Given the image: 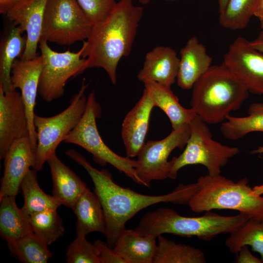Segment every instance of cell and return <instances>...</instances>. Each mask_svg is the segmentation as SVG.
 I'll use <instances>...</instances> for the list:
<instances>
[{
    "mask_svg": "<svg viewBox=\"0 0 263 263\" xmlns=\"http://www.w3.org/2000/svg\"><path fill=\"white\" fill-rule=\"evenodd\" d=\"M66 154L81 166L91 178L105 216L106 243L113 248L119 236L126 229V223L139 211L160 203L188 204L199 189L196 182L180 184L166 194H142L117 185L108 170L94 168L77 151L71 149Z\"/></svg>",
    "mask_w": 263,
    "mask_h": 263,
    "instance_id": "obj_1",
    "label": "cell"
},
{
    "mask_svg": "<svg viewBox=\"0 0 263 263\" xmlns=\"http://www.w3.org/2000/svg\"><path fill=\"white\" fill-rule=\"evenodd\" d=\"M143 13V8L134 5L132 0L117 1L106 18L93 26L89 37L83 41L85 70L101 68L113 84H116L118 63L131 52Z\"/></svg>",
    "mask_w": 263,
    "mask_h": 263,
    "instance_id": "obj_2",
    "label": "cell"
},
{
    "mask_svg": "<svg viewBox=\"0 0 263 263\" xmlns=\"http://www.w3.org/2000/svg\"><path fill=\"white\" fill-rule=\"evenodd\" d=\"M246 86L223 62L212 65L192 87L191 109L209 124L223 122L249 96Z\"/></svg>",
    "mask_w": 263,
    "mask_h": 263,
    "instance_id": "obj_3",
    "label": "cell"
},
{
    "mask_svg": "<svg viewBox=\"0 0 263 263\" xmlns=\"http://www.w3.org/2000/svg\"><path fill=\"white\" fill-rule=\"evenodd\" d=\"M251 218L244 213L225 216L210 211L199 217H185L174 209L160 207L143 215L134 229L142 235L156 238L163 234H171L196 236L210 241L218 235L236 230Z\"/></svg>",
    "mask_w": 263,
    "mask_h": 263,
    "instance_id": "obj_4",
    "label": "cell"
},
{
    "mask_svg": "<svg viewBox=\"0 0 263 263\" xmlns=\"http://www.w3.org/2000/svg\"><path fill=\"white\" fill-rule=\"evenodd\" d=\"M199 189L188 203L195 212L227 209L246 213L253 218L263 217V197L256 194L244 178L237 182L220 174L199 177Z\"/></svg>",
    "mask_w": 263,
    "mask_h": 263,
    "instance_id": "obj_5",
    "label": "cell"
},
{
    "mask_svg": "<svg viewBox=\"0 0 263 263\" xmlns=\"http://www.w3.org/2000/svg\"><path fill=\"white\" fill-rule=\"evenodd\" d=\"M190 133L183 152L169 161V178L175 179L179 170L191 165L205 166L210 175L220 174L221 168L239 153L236 147H230L213 140L206 122L196 114L189 122Z\"/></svg>",
    "mask_w": 263,
    "mask_h": 263,
    "instance_id": "obj_6",
    "label": "cell"
},
{
    "mask_svg": "<svg viewBox=\"0 0 263 263\" xmlns=\"http://www.w3.org/2000/svg\"><path fill=\"white\" fill-rule=\"evenodd\" d=\"M101 114V108L93 91L87 97L86 109L80 121L63 142L80 146L93 155L98 165L103 166L110 164L140 185L135 172V160L116 154L102 139L96 125V119Z\"/></svg>",
    "mask_w": 263,
    "mask_h": 263,
    "instance_id": "obj_7",
    "label": "cell"
},
{
    "mask_svg": "<svg viewBox=\"0 0 263 263\" xmlns=\"http://www.w3.org/2000/svg\"><path fill=\"white\" fill-rule=\"evenodd\" d=\"M88 85L83 80L78 92L72 96L69 106L60 113L50 117L35 114L37 144L33 169L37 171L42 169L45 162L80 121L86 109L85 92Z\"/></svg>",
    "mask_w": 263,
    "mask_h": 263,
    "instance_id": "obj_8",
    "label": "cell"
},
{
    "mask_svg": "<svg viewBox=\"0 0 263 263\" xmlns=\"http://www.w3.org/2000/svg\"><path fill=\"white\" fill-rule=\"evenodd\" d=\"M93 28L76 0H47L41 38L61 46L70 45L86 40Z\"/></svg>",
    "mask_w": 263,
    "mask_h": 263,
    "instance_id": "obj_9",
    "label": "cell"
},
{
    "mask_svg": "<svg viewBox=\"0 0 263 263\" xmlns=\"http://www.w3.org/2000/svg\"><path fill=\"white\" fill-rule=\"evenodd\" d=\"M46 40L41 38L39 48L42 67L38 93L46 102L61 97L68 80L85 71L86 59L82 56L83 48L77 52L67 50L57 52L52 50Z\"/></svg>",
    "mask_w": 263,
    "mask_h": 263,
    "instance_id": "obj_10",
    "label": "cell"
},
{
    "mask_svg": "<svg viewBox=\"0 0 263 263\" xmlns=\"http://www.w3.org/2000/svg\"><path fill=\"white\" fill-rule=\"evenodd\" d=\"M190 133L189 124L173 130L167 137L158 141L145 143L137 155L135 167L140 185L150 186L153 180H163L169 177L170 163L168 161L175 148L183 149Z\"/></svg>",
    "mask_w": 263,
    "mask_h": 263,
    "instance_id": "obj_11",
    "label": "cell"
},
{
    "mask_svg": "<svg viewBox=\"0 0 263 263\" xmlns=\"http://www.w3.org/2000/svg\"><path fill=\"white\" fill-rule=\"evenodd\" d=\"M223 63L246 86L249 93L263 95V53L240 37L229 46Z\"/></svg>",
    "mask_w": 263,
    "mask_h": 263,
    "instance_id": "obj_12",
    "label": "cell"
},
{
    "mask_svg": "<svg viewBox=\"0 0 263 263\" xmlns=\"http://www.w3.org/2000/svg\"><path fill=\"white\" fill-rule=\"evenodd\" d=\"M29 137L28 118L21 94L4 93L0 87V158L5 157L16 141Z\"/></svg>",
    "mask_w": 263,
    "mask_h": 263,
    "instance_id": "obj_13",
    "label": "cell"
},
{
    "mask_svg": "<svg viewBox=\"0 0 263 263\" xmlns=\"http://www.w3.org/2000/svg\"><path fill=\"white\" fill-rule=\"evenodd\" d=\"M42 67L40 55L29 60L16 59L11 71V82L14 89L19 88L24 103L28 121L29 138L36 151L37 136L34 124V109L38 92Z\"/></svg>",
    "mask_w": 263,
    "mask_h": 263,
    "instance_id": "obj_14",
    "label": "cell"
},
{
    "mask_svg": "<svg viewBox=\"0 0 263 263\" xmlns=\"http://www.w3.org/2000/svg\"><path fill=\"white\" fill-rule=\"evenodd\" d=\"M4 159V170L0 189V199L7 196L16 197L23 179L30 168H34L36 151L31 146L29 137L14 142Z\"/></svg>",
    "mask_w": 263,
    "mask_h": 263,
    "instance_id": "obj_15",
    "label": "cell"
},
{
    "mask_svg": "<svg viewBox=\"0 0 263 263\" xmlns=\"http://www.w3.org/2000/svg\"><path fill=\"white\" fill-rule=\"evenodd\" d=\"M47 0H23L5 15L14 26H19L27 33L26 45L20 58L22 60L31 59L38 55L37 51Z\"/></svg>",
    "mask_w": 263,
    "mask_h": 263,
    "instance_id": "obj_16",
    "label": "cell"
},
{
    "mask_svg": "<svg viewBox=\"0 0 263 263\" xmlns=\"http://www.w3.org/2000/svg\"><path fill=\"white\" fill-rule=\"evenodd\" d=\"M153 102L146 89L133 108L127 113L122 125L121 135L127 156H137L145 144Z\"/></svg>",
    "mask_w": 263,
    "mask_h": 263,
    "instance_id": "obj_17",
    "label": "cell"
},
{
    "mask_svg": "<svg viewBox=\"0 0 263 263\" xmlns=\"http://www.w3.org/2000/svg\"><path fill=\"white\" fill-rule=\"evenodd\" d=\"M179 60L172 48L156 46L146 54L138 79L144 83L153 81L171 87L176 81Z\"/></svg>",
    "mask_w": 263,
    "mask_h": 263,
    "instance_id": "obj_18",
    "label": "cell"
},
{
    "mask_svg": "<svg viewBox=\"0 0 263 263\" xmlns=\"http://www.w3.org/2000/svg\"><path fill=\"white\" fill-rule=\"evenodd\" d=\"M180 54L176 82L181 89L189 90L212 66V59L205 46L195 36L188 40Z\"/></svg>",
    "mask_w": 263,
    "mask_h": 263,
    "instance_id": "obj_19",
    "label": "cell"
},
{
    "mask_svg": "<svg viewBox=\"0 0 263 263\" xmlns=\"http://www.w3.org/2000/svg\"><path fill=\"white\" fill-rule=\"evenodd\" d=\"M53 182L52 195L72 209L85 191L86 183L57 157L56 152L47 160Z\"/></svg>",
    "mask_w": 263,
    "mask_h": 263,
    "instance_id": "obj_20",
    "label": "cell"
},
{
    "mask_svg": "<svg viewBox=\"0 0 263 263\" xmlns=\"http://www.w3.org/2000/svg\"><path fill=\"white\" fill-rule=\"evenodd\" d=\"M156 237L142 235L135 229H125L113 249L124 263H153L157 250Z\"/></svg>",
    "mask_w": 263,
    "mask_h": 263,
    "instance_id": "obj_21",
    "label": "cell"
},
{
    "mask_svg": "<svg viewBox=\"0 0 263 263\" xmlns=\"http://www.w3.org/2000/svg\"><path fill=\"white\" fill-rule=\"evenodd\" d=\"M72 210L76 217V236H86L95 231L105 234V216L100 200L95 192H92L87 188Z\"/></svg>",
    "mask_w": 263,
    "mask_h": 263,
    "instance_id": "obj_22",
    "label": "cell"
},
{
    "mask_svg": "<svg viewBox=\"0 0 263 263\" xmlns=\"http://www.w3.org/2000/svg\"><path fill=\"white\" fill-rule=\"evenodd\" d=\"M145 89L151 98L154 106L160 108L167 115L173 130H176L185 124H189L196 115L191 109L183 107L171 89L153 81L144 83Z\"/></svg>",
    "mask_w": 263,
    "mask_h": 263,
    "instance_id": "obj_23",
    "label": "cell"
},
{
    "mask_svg": "<svg viewBox=\"0 0 263 263\" xmlns=\"http://www.w3.org/2000/svg\"><path fill=\"white\" fill-rule=\"evenodd\" d=\"M15 197L0 199V234L7 243L32 233L30 215L18 207Z\"/></svg>",
    "mask_w": 263,
    "mask_h": 263,
    "instance_id": "obj_24",
    "label": "cell"
},
{
    "mask_svg": "<svg viewBox=\"0 0 263 263\" xmlns=\"http://www.w3.org/2000/svg\"><path fill=\"white\" fill-rule=\"evenodd\" d=\"M23 32L19 26H14L0 43V87L4 93L15 90L11 82L13 64L19 56H21L26 45Z\"/></svg>",
    "mask_w": 263,
    "mask_h": 263,
    "instance_id": "obj_25",
    "label": "cell"
},
{
    "mask_svg": "<svg viewBox=\"0 0 263 263\" xmlns=\"http://www.w3.org/2000/svg\"><path fill=\"white\" fill-rule=\"evenodd\" d=\"M24 204L22 208L29 215L47 209H57L62 202L45 193L40 188L37 178V171L30 169L23 179L20 186Z\"/></svg>",
    "mask_w": 263,
    "mask_h": 263,
    "instance_id": "obj_26",
    "label": "cell"
},
{
    "mask_svg": "<svg viewBox=\"0 0 263 263\" xmlns=\"http://www.w3.org/2000/svg\"><path fill=\"white\" fill-rule=\"evenodd\" d=\"M248 112V115L244 117L227 116L226 121L220 126L225 138L237 140L251 132H263V103L252 104Z\"/></svg>",
    "mask_w": 263,
    "mask_h": 263,
    "instance_id": "obj_27",
    "label": "cell"
},
{
    "mask_svg": "<svg viewBox=\"0 0 263 263\" xmlns=\"http://www.w3.org/2000/svg\"><path fill=\"white\" fill-rule=\"evenodd\" d=\"M158 244L153 263H205L204 252L189 245L177 244L162 236L157 237Z\"/></svg>",
    "mask_w": 263,
    "mask_h": 263,
    "instance_id": "obj_28",
    "label": "cell"
},
{
    "mask_svg": "<svg viewBox=\"0 0 263 263\" xmlns=\"http://www.w3.org/2000/svg\"><path fill=\"white\" fill-rule=\"evenodd\" d=\"M225 245L235 254L242 246H250L260 255L263 263V217L248 219L240 228L230 233L225 241Z\"/></svg>",
    "mask_w": 263,
    "mask_h": 263,
    "instance_id": "obj_29",
    "label": "cell"
},
{
    "mask_svg": "<svg viewBox=\"0 0 263 263\" xmlns=\"http://www.w3.org/2000/svg\"><path fill=\"white\" fill-rule=\"evenodd\" d=\"M57 209H47L30 215L32 233L47 246L63 236L64 227Z\"/></svg>",
    "mask_w": 263,
    "mask_h": 263,
    "instance_id": "obj_30",
    "label": "cell"
},
{
    "mask_svg": "<svg viewBox=\"0 0 263 263\" xmlns=\"http://www.w3.org/2000/svg\"><path fill=\"white\" fill-rule=\"evenodd\" d=\"M14 257L24 263H46L52 254L48 246L33 233L7 243Z\"/></svg>",
    "mask_w": 263,
    "mask_h": 263,
    "instance_id": "obj_31",
    "label": "cell"
},
{
    "mask_svg": "<svg viewBox=\"0 0 263 263\" xmlns=\"http://www.w3.org/2000/svg\"><path fill=\"white\" fill-rule=\"evenodd\" d=\"M258 0H228L224 10L219 14L222 26L232 30H242L248 24Z\"/></svg>",
    "mask_w": 263,
    "mask_h": 263,
    "instance_id": "obj_32",
    "label": "cell"
},
{
    "mask_svg": "<svg viewBox=\"0 0 263 263\" xmlns=\"http://www.w3.org/2000/svg\"><path fill=\"white\" fill-rule=\"evenodd\" d=\"M67 263H100L98 250L86 236H76L66 252Z\"/></svg>",
    "mask_w": 263,
    "mask_h": 263,
    "instance_id": "obj_33",
    "label": "cell"
},
{
    "mask_svg": "<svg viewBox=\"0 0 263 263\" xmlns=\"http://www.w3.org/2000/svg\"><path fill=\"white\" fill-rule=\"evenodd\" d=\"M93 26L104 20L116 3L115 0H76Z\"/></svg>",
    "mask_w": 263,
    "mask_h": 263,
    "instance_id": "obj_34",
    "label": "cell"
},
{
    "mask_svg": "<svg viewBox=\"0 0 263 263\" xmlns=\"http://www.w3.org/2000/svg\"><path fill=\"white\" fill-rule=\"evenodd\" d=\"M94 244L98 250L100 263H124L122 258L106 242L97 240Z\"/></svg>",
    "mask_w": 263,
    "mask_h": 263,
    "instance_id": "obj_35",
    "label": "cell"
},
{
    "mask_svg": "<svg viewBox=\"0 0 263 263\" xmlns=\"http://www.w3.org/2000/svg\"><path fill=\"white\" fill-rule=\"evenodd\" d=\"M237 255L236 263H262L261 258L254 256L250 251L247 245L241 247Z\"/></svg>",
    "mask_w": 263,
    "mask_h": 263,
    "instance_id": "obj_36",
    "label": "cell"
},
{
    "mask_svg": "<svg viewBox=\"0 0 263 263\" xmlns=\"http://www.w3.org/2000/svg\"><path fill=\"white\" fill-rule=\"evenodd\" d=\"M23 0H0V13L5 15L11 9Z\"/></svg>",
    "mask_w": 263,
    "mask_h": 263,
    "instance_id": "obj_37",
    "label": "cell"
},
{
    "mask_svg": "<svg viewBox=\"0 0 263 263\" xmlns=\"http://www.w3.org/2000/svg\"><path fill=\"white\" fill-rule=\"evenodd\" d=\"M249 43L253 48L263 53V30H262L256 38L249 41Z\"/></svg>",
    "mask_w": 263,
    "mask_h": 263,
    "instance_id": "obj_38",
    "label": "cell"
},
{
    "mask_svg": "<svg viewBox=\"0 0 263 263\" xmlns=\"http://www.w3.org/2000/svg\"><path fill=\"white\" fill-rule=\"evenodd\" d=\"M254 16L259 19L263 18V0H258L254 10Z\"/></svg>",
    "mask_w": 263,
    "mask_h": 263,
    "instance_id": "obj_39",
    "label": "cell"
},
{
    "mask_svg": "<svg viewBox=\"0 0 263 263\" xmlns=\"http://www.w3.org/2000/svg\"><path fill=\"white\" fill-rule=\"evenodd\" d=\"M218 3L219 14L221 13L225 9L228 0H217Z\"/></svg>",
    "mask_w": 263,
    "mask_h": 263,
    "instance_id": "obj_40",
    "label": "cell"
},
{
    "mask_svg": "<svg viewBox=\"0 0 263 263\" xmlns=\"http://www.w3.org/2000/svg\"><path fill=\"white\" fill-rule=\"evenodd\" d=\"M254 192L257 195H262L263 194V184L260 186H256L253 188Z\"/></svg>",
    "mask_w": 263,
    "mask_h": 263,
    "instance_id": "obj_41",
    "label": "cell"
},
{
    "mask_svg": "<svg viewBox=\"0 0 263 263\" xmlns=\"http://www.w3.org/2000/svg\"><path fill=\"white\" fill-rule=\"evenodd\" d=\"M250 153L252 154H256V153H263V146L258 147V149L254 150L251 151Z\"/></svg>",
    "mask_w": 263,
    "mask_h": 263,
    "instance_id": "obj_42",
    "label": "cell"
},
{
    "mask_svg": "<svg viewBox=\"0 0 263 263\" xmlns=\"http://www.w3.org/2000/svg\"><path fill=\"white\" fill-rule=\"evenodd\" d=\"M150 0H138L140 3L142 4H146L148 3Z\"/></svg>",
    "mask_w": 263,
    "mask_h": 263,
    "instance_id": "obj_43",
    "label": "cell"
},
{
    "mask_svg": "<svg viewBox=\"0 0 263 263\" xmlns=\"http://www.w3.org/2000/svg\"><path fill=\"white\" fill-rule=\"evenodd\" d=\"M260 22V25L262 30H263V18L259 19Z\"/></svg>",
    "mask_w": 263,
    "mask_h": 263,
    "instance_id": "obj_44",
    "label": "cell"
},
{
    "mask_svg": "<svg viewBox=\"0 0 263 263\" xmlns=\"http://www.w3.org/2000/svg\"><path fill=\"white\" fill-rule=\"evenodd\" d=\"M168 0V1H172V0Z\"/></svg>",
    "mask_w": 263,
    "mask_h": 263,
    "instance_id": "obj_45",
    "label": "cell"
}]
</instances>
